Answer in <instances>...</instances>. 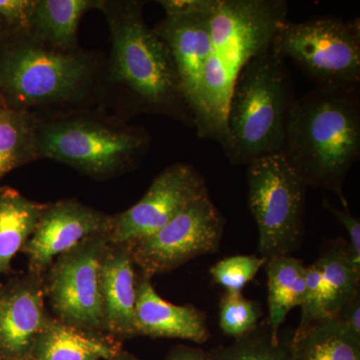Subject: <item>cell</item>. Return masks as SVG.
<instances>
[{
    "instance_id": "obj_1",
    "label": "cell",
    "mask_w": 360,
    "mask_h": 360,
    "mask_svg": "<svg viewBox=\"0 0 360 360\" xmlns=\"http://www.w3.org/2000/svg\"><path fill=\"white\" fill-rule=\"evenodd\" d=\"M281 155L307 187L348 202L343 184L360 156V89L316 86L291 108Z\"/></svg>"
},
{
    "instance_id": "obj_2",
    "label": "cell",
    "mask_w": 360,
    "mask_h": 360,
    "mask_svg": "<svg viewBox=\"0 0 360 360\" xmlns=\"http://www.w3.org/2000/svg\"><path fill=\"white\" fill-rule=\"evenodd\" d=\"M288 9L284 0H217L194 123L201 139L224 148L227 105L236 79L251 59L269 49L277 28L288 20Z\"/></svg>"
},
{
    "instance_id": "obj_3",
    "label": "cell",
    "mask_w": 360,
    "mask_h": 360,
    "mask_svg": "<svg viewBox=\"0 0 360 360\" xmlns=\"http://www.w3.org/2000/svg\"><path fill=\"white\" fill-rule=\"evenodd\" d=\"M110 25L111 78L129 97L134 110L177 118L193 127L167 45L148 27L139 1L104 2Z\"/></svg>"
},
{
    "instance_id": "obj_4",
    "label": "cell",
    "mask_w": 360,
    "mask_h": 360,
    "mask_svg": "<svg viewBox=\"0 0 360 360\" xmlns=\"http://www.w3.org/2000/svg\"><path fill=\"white\" fill-rule=\"evenodd\" d=\"M295 98L285 59L270 45L241 70L229 97L222 148L229 162L248 167L281 153Z\"/></svg>"
},
{
    "instance_id": "obj_5",
    "label": "cell",
    "mask_w": 360,
    "mask_h": 360,
    "mask_svg": "<svg viewBox=\"0 0 360 360\" xmlns=\"http://www.w3.org/2000/svg\"><path fill=\"white\" fill-rule=\"evenodd\" d=\"M39 156L94 176H108L134 165L148 146L144 130L89 116H65L37 123Z\"/></svg>"
},
{
    "instance_id": "obj_6",
    "label": "cell",
    "mask_w": 360,
    "mask_h": 360,
    "mask_svg": "<svg viewBox=\"0 0 360 360\" xmlns=\"http://www.w3.org/2000/svg\"><path fill=\"white\" fill-rule=\"evenodd\" d=\"M92 72L91 59L84 54L20 40L0 56V90L14 110H26L72 101L90 84Z\"/></svg>"
},
{
    "instance_id": "obj_7",
    "label": "cell",
    "mask_w": 360,
    "mask_h": 360,
    "mask_svg": "<svg viewBox=\"0 0 360 360\" xmlns=\"http://www.w3.org/2000/svg\"><path fill=\"white\" fill-rule=\"evenodd\" d=\"M271 47L290 59L316 86L360 85V21L335 16L285 20Z\"/></svg>"
},
{
    "instance_id": "obj_8",
    "label": "cell",
    "mask_w": 360,
    "mask_h": 360,
    "mask_svg": "<svg viewBox=\"0 0 360 360\" xmlns=\"http://www.w3.org/2000/svg\"><path fill=\"white\" fill-rule=\"evenodd\" d=\"M246 179L259 257L269 260L291 255L302 245L304 233L307 186L281 153L250 162Z\"/></svg>"
},
{
    "instance_id": "obj_9",
    "label": "cell",
    "mask_w": 360,
    "mask_h": 360,
    "mask_svg": "<svg viewBox=\"0 0 360 360\" xmlns=\"http://www.w3.org/2000/svg\"><path fill=\"white\" fill-rule=\"evenodd\" d=\"M225 219L210 198L203 194L174 219L146 238L127 245L134 264L143 276L167 274L198 257L219 250Z\"/></svg>"
},
{
    "instance_id": "obj_10",
    "label": "cell",
    "mask_w": 360,
    "mask_h": 360,
    "mask_svg": "<svg viewBox=\"0 0 360 360\" xmlns=\"http://www.w3.org/2000/svg\"><path fill=\"white\" fill-rule=\"evenodd\" d=\"M108 234L85 238L49 267L45 293L58 321L84 330H104L101 262Z\"/></svg>"
},
{
    "instance_id": "obj_11",
    "label": "cell",
    "mask_w": 360,
    "mask_h": 360,
    "mask_svg": "<svg viewBox=\"0 0 360 360\" xmlns=\"http://www.w3.org/2000/svg\"><path fill=\"white\" fill-rule=\"evenodd\" d=\"M158 4L165 9V18L153 30L172 53L195 123L200 111L203 72L212 46V20L217 0H162Z\"/></svg>"
},
{
    "instance_id": "obj_12",
    "label": "cell",
    "mask_w": 360,
    "mask_h": 360,
    "mask_svg": "<svg viewBox=\"0 0 360 360\" xmlns=\"http://www.w3.org/2000/svg\"><path fill=\"white\" fill-rule=\"evenodd\" d=\"M207 193L205 177L193 165H170L153 180L139 202L111 217L108 241L127 245L151 236Z\"/></svg>"
},
{
    "instance_id": "obj_13",
    "label": "cell",
    "mask_w": 360,
    "mask_h": 360,
    "mask_svg": "<svg viewBox=\"0 0 360 360\" xmlns=\"http://www.w3.org/2000/svg\"><path fill=\"white\" fill-rule=\"evenodd\" d=\"M111 217L77 202L60 200L47 205L35 231L21 252L30 272L42 276L54 260L85 238L110 233Z\"/></svg>"
},
{
    "instance_id": "obj_14",
    "label": "cell",
    "mask_w": 360,
    "mask_h": 360,
    "mask_svg": "<svg viewBox=\"0 0 360 360\" xmlns=\"http://www.w3.org/2000/svg\"><path fill=\"white\" fill-rule=\"evenodd\" d=\"M42 276L0 284V360H32L39 336L51 321L45 310Z\"/></svg>"
},
{
    "instance_id": "obj_15",
    "label": "cell",
    "mask_w": 360,
    "mask_h": 360,
    "mask_svg": "<svg viewBox=\"0 0 360 360\" xmlns=\"http://www.w3.org/2000/svg\"><path fill=\"white\" fill-rule=\"evenodd\" d=\"M135 326L137 335L153 338L205 343L210 338L203 312L193 305H176L163 300L146 276L136 285Z\"/></svg>"
},
{
    "instance_id": "obj_16",
    "label": "cell",
    "mask_w": 360,
    "mask_h": 360,
    "mask_svg": "<svg viewBox=\"0 0 360 360\" xmlns=\"http://www.w3.org/2000/svg\"><path fill=\"white\" fill-rule=\"evenodd\" d=\"M134 262L127 245L108 243L101 262L104 331L116 338L137 335Z\"/></svg>"
},
{
    "instance_id": "obj_17",
    "label": "cell",
    "mask_w": 360,
    "mask_h": 360,
    "mask_svg": "<svg viewBox=\"0 0 360 360\" xmlns=\"http://www.w3.org/2000/svg\"><path fill=\"white\" fill-rule=\"evenodd\" d=\"M51 319L39 336L32 360H110L122 352L110 336Z\"/></svg>"
},
{
    "instance_id": "obj_18",
    "label": "cell",
    "mask_w": 360,
    "mask_h": 360,
    "mask_svg": "<svg viewBox=\"0 0 360 360\" xmlns=\"http://www.w3.org/2000/svg\"><path fill=\"white\" fill-rule=\"evenodd\" d=\"M103 4L92 0H39L33 9L28 30L39 44L56 51H73L82 16L90 9L103 8Z\"/></svg>"
},
{
    "instance_id": "obj_19",
    "label": "cell",
    "mask_w": 360,
    "mask_h": 360,
    "mask_svg": "<svg viewBox=\"0 0 360 360\" xmlns=\"http://www.w3.org/2000/svg\"><path fill=\"white\" fill-rule=\"evenodd\" d=\"M290 360H360V338L338 317H326L296 329Z\"/></svg>"
},
{
    "instance_id": "obj_20",
    "label": "cell",
    "mask_w": 360,
    "mask_h": 360,
    "mask_svg": "<svg viewBox=\"0 0 360 360\" xmlns=\"http://www.w3.org/2000/svg\"><path fill=\"white\" fill-rule=\"evenodd\" d=\"M47 205L28 200L11 186L0 187V276L11 269L37 229Z\"/></svg>"
},
{
    "instance_id": "obj_21",
    "label": "cell",
    "mask_w": 360,
    "mask_h": 360,
    "mask_svg": "<svg viewBox=\"0 0 360 360\" xmlns=\"http://www.w3.org/2000/svg\"><path fill=\"white\" fill-rule=\"evenodd\" d=\"M267 303L270 330L279 335V328L291 309L300 307L305 292V269L297 258L284 255L266 262Z\"/></svg>"
},
{
    "instance_id": "obj_22",
    "label": "cell",
    "mask_w": 360,
    "mask_h": 360,
    "mask_svg": "<svg viewBox=\"0 0 360 360\" xmlns=\"http://www.w3.org/2000/svg\"><path fill=\"white\" fill-rule=\"evenodd\" d=\"M333 245L315 264L321 272L326 316L338 317L345 305L359 292L360 266L354 264L343 239Z\"/></svg>"
},
{
    "instance_id": "obj_23",
    "label": "cell",
    "mask_w": 360,
    "mask_h": 360,
    "mask_svg": "<svg viewBox=\"0 0 360 360\" xmlns=\"http://www.w3.org/2000/svg\"><path fill=\"white\" fill-rule=\"evenodd\" d=\"M39 156L34 118L26 110L0 108V179Z\"/></svg>"
},
{
    "instance_id": "obj_24",
    "label": "cell",
    "mask_w": 360,
    "mask_h": 360,
    "mask_svg": "<svg viewBox=\"0 0 360 360\" xmlns=\"http://www.w3.org/2000/svg\"><path fill=\"white\" fill-rule=\"evenodd\" d=\"M290 335H274L269 324L208 354L210 360H290Z\"/></svg>"
},
{
    "instance_id": "obj_25",
    "label": "cell",
    "mask_w": 360,
    "mask_h": 360,
    "mask_svg": "<svg viewBox=\"0 0 360 360\" xmlns=\"http://www.w3.org/2000/svg\"><path fill=\"white\" fill-rule=\"evenodd\" d=\"M262 315L259 303L241 292H225L219 305V328L225 335L236 340L257 329Z\"/></svg>"
},
{
    "instance_id": "obj_26",
    "label": "cell",
    "mask_w": 360,
    "mask_h": 360,
    "mask_svg": "<svg viewBox=\"0 0 360 360\" xmlns=\"http://www.w3.org/2000/svg\"><path fill=\"white\" fill-rule=\"evenodd\" d=\"M266 262L259 255H236L219 260L210 267V274L213 283L226 292H241Z\"/></svg>"
},
{
    "instance_id": "obj_27",
    "label": "cell",
    "mask_w": 360,
    "mask_h": 360,
    "mask_svg": "<svg viewBox=\"0 0 360 360\" xmlns=\"http://www.w3.org/2000/svg\"><path fill=\"white\" fill-rule=\"evenodd\" d=\"M300 307L302 319L298 328L328 317L324 311V288L321 272L315 262L305 269V292Z\"/></svg>"
},
{
    "instance_id": "obj_28",
    "label": "cell",
    "mask_w": 360,
    "mask_h": 360,
    "mask_svg": "<svg viewBox=\"0 0 360 360\" xmlns=\"http://www.w3.org/2000/svg\"><path fill=\"white\" fill-rule=\"evenodd\" d=\"M323 207L330 212L345 229L348 236V250L354 264L360 266V220L350 212L349 207H335L328 200H323Z\"/></svg>"
},
{
    "instance_id": "obj_29",
    "label": "cell",
    "mask_w": 360,
    "mask_h": 360,
    "mask_svg": "<svg viewBox=\"0 0 360 360\" xmlns=\"http://www.w3.org/2000/svg\"><path fill=\"white\" fill-rule=\"evenodd\" d=\"M37 1L33 0H0V18L9 25L28 30Z\"/></svg>"
},
{
    "instance_id": "obj_30",
    "label": "cell",
    "mask_w": 360,
    "mask_h": 360,
    "mask_svg": "<svg viewBox=\"0 0 360 360\" xmlns=\"http://www.w3.org/2000/svg\"><path fill=\"white\" fill-rule=\"evenodd\" d=\"M338 319L345 324V328L360 338V293L349 300L341 309Z\"/></svg>"
},
{
    "instance_id": "obj_31",
    "label": "cell",
    "mask_w": 360,
    "mask_h": 360,
    "mask_svg": "<svg viewBox=\"0 0 360 360\" xmlns=\"http://www.w3.org/2000/svg\"><path fill=\"white\" fill-rule=\"evenodd\" d=\"M165 360H210L208 354L198 348L184 347H174Z\"/></svg>"
},
{
    "instance_id": "obj_32",
    "label": "cell",
    "mask_w": 360,
    "mask_h": 360,
    "mask_svg": "<svg viewBox=\"0 0 360 360\" xmlns=\"http://www.w3.org/2000/svg\"><path fill=\"white\" fill-rule=\"evenodd\" d=\"M110 360H141L137 357L134 356L132 354H127V352H120V354H116L113 359Z\"/></svg>"
}]
</instances>
